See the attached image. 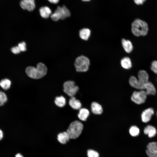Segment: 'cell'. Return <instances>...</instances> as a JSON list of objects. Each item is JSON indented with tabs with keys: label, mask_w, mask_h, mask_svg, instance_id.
<instances>
[{
	"label": "cell",
	"mask_w": 157,
	"mask_h": 157,
	"mask_svg": "<svg viewBox=\"0 0 157 157\" xmlns=\"http://www.w3.org/2000/svg\"><path fill=\"white\" fill-rule=\"evenodd\" d=\"M47 69L43 63H40L37 65L36 67L33 66H28L25 70V72L29 77L34 79L40 78L45 76L47 72Z\"/></svg>",
	"instance_id": "6da1fadb"
},
{
	"label": "cell",
	"mask_w": 157,
	"mask_h": 157,
	"mask_svg": "<svg viewBox=\"0 0 157 157\" xmlns=\"http://www.w3.org/2000/svg\"><path fill=\"white\" fill-rule=\"evenodd\" d=\"M148 30L147 24L142 20L136 19L132 24V32L135 36H145L147 34Z\"/></svg>",
	"instance_id": "7a4b0ae2"
},
{
	"label": "cell",
	"mask_w": 157,
	"mask_h": 157,
	"mask_svg": "<svg viewBox=\"0 0 157 157\" xmlns=\"http://www.w3.org/2000/svg\"><path fill=\"white\" fill-rule=\"evenodd\" d=\"M83 125L78 121L72 122L69 126L66 132L71 139L77 138L81 135L83 129Z\"/></svg>",
	"instance_id": "3957f363"
},
{
	"label": "cell",
	"mask_w": 157,
	"mask_h": 157,
	"mask_svg": "<svg viewBox=\"0 0 157 157\" xmlns=\"http://www.w3.org/2000/svg\"><path fill=\"white\" fill-rule=\"evenodd\" d=\"M70 12L69 10L65 6H58L55 11L50 16L51 19L57 21L59 20L64 19L70 16Z\"/></svg>",
	"instance_id": "277c9868"
},
{
	"label": "cell",
	"mask_w": 157,
	"mask_h": 157,
	"mask_svg": "<svg viewBox=\"0 0 157 157\" xmlns=\"http://www.w3.org/2000/svg\"><path fill=\"white\" fill-rule=\"evenodd\" d=\"M90 64L89 59L84 56L77 57L74 63L76 71L80 72L87 71L89 69Z\"/></svg>",
	"instance_id": "5b68a950"
},
{
	"label": "cell",
	"mask_w": 157,
	"mask_h": 157,
	"mask_svg": "<svg viewBox=\"0 0 157 157\" xmlns=\"http://www.w3.org/2000/svg\"><path fill=\"white\" fill-rule=\"evenodd\" d=\"M63 88L64 92L71 97H73L78 90V87L75 85V82L71 81L65 82L63 84Z\"/></svg>",
	"instance_id": "8992f818"
},
{
	"label": "cell",
	"mask_w": 157,
	"mask_h": 157,
	"mask_svg": "<svg viewBox=\"0 0 157 157\" xmlns=\"http://www.w3.org/2000/svg\"><path fill=\"white\" fill-rule=\"evenodd\" d=\"M147 95L143 90L139 91H134L131 97V100L135 104H140L145 101Z\"/></svg>",
	"instance_id": "52a82bcc"
},
{
	"label": "cell",
	"mask_w": 157,
	"mask_h": 157,
	"mask_svg": "<svg viewBox=\"0 0 157 157\" xmlns=\"http://www.w3.org/2000/svg\"><path fill=\"white\" fill-rule=\"evenodd\" d=\"M20 5L22 9L28 11H33L35 7V0H21Z\"/></svg>",
	"instance_id": "ba28073f"
},
{
	"label": "cell",
	"mask_w": 157,
	"mask_h": 157,
	"mask_svg": "<svg viewBox=\"0 0 157 157\" xmlns=\"http://www.w3.org/2000/svg\"><path fill=\"white\" fill-rule=\"evenodd\" d=\"M146 153L149 157H157V142L149 143L147 146Z\"/></svg>",
	"instance_id": "9c48e42d"
},
{
	"label": "cell",
	"mask_w": 157,
	"mask_h": 157,
	"mask_svg": "<svg viewBox=\"0 0 157 157\" xmlns=\"http://www.w3.org/2000/svg\"><path fill=\"white\" fill-rule=\"evenodd\" d=\"M154 113V110L152 108H149L144 110L141 115V119L142 122L144 123L149 122Z\"/></svg>",
	"instance_id": "30bf717a"
},
{
	"label": "cell",
	"mask_w": 157,
	"mask_h": 157,
	"mask_svg": "<svg viewBox=\"0 0 157 157\" xmlns=\"http://www.w3.org/2000/svg\"><path fill=\"white\" fill-rule=\"evenodd\" d=\"M138 76L139 83L142 85H144L145 83L149 81L148 74L145 70L139 71L138 73Z\"/></svg>",
	"instance_id": "8fae6325"
},
{
	"label": "cell",
	"mask_w": 157,
	"mask_h": 157,
	"mask_svg": "<svg viewBox=\"0 0 157 157\" xmlns=\"http://www.w3.org/2000/svg\"><path fill=\"white\" fill-rule=\"evenodd\" d=\"M129 83L132 87L136 89L143 90H144V85L141 84L138 79L134 76H131L129 79Z\"/></svg>",
	"instance_id": "7c38bea8"
},
{
	"label": "cell",
	"mask_w": 157,
	"mask_h": 157,
	"mask_svg": "<svg viewBox=\"0 0 157 157\" xmlns=\"http://www.w3.org/2000/svg\"><path fill=\"white\" fill-rule=\"evenodd\" d=\"M39 11L41 17L45 19L49 18L52 14L51 10L47 6L41 7L39 9Z\"/></svg>",
	"instance_id": "4fadbf2b"
},
{
	"label": "cell",
	"mask_w": 157,
	"mask_h": 157,
	"mask_svg": "<svg viewBox=\"0 0 157 157\" xmlns=\"http://www.w3.org/2000/svg\"><path fill=\"white\" fill-rule=\"evenodd\" d=\"M144 89L147 95H155L156 93V90L153 84L150 82L148 81L144 85Z\"/></svg>",
	"instance_id": "5bb4252c"
},
{
	"label": "cell",
	"mask_w": 157,
	"mask_h": 157,
	"mask_svg": "<svg viewBox=\"0 0 157 157\" xmlns=\"http://www.w3.org/2000/svg\"><path fill=\"white\" fill-rule=\"evenodd\" d=\"M144 133L147 135L149 137L151 138L154 136L156 134V129L154 126L148 125L146 126L144 129Z\"/></svg>",
	"instance_id": "9a60e30c"
},
{
	"label": "cell",
	"mask_w": 157,
	"mask_h": 157,
	"mask_svg": "<svg viewBox=\"0 0 157 157\" xmlns=\"http://www.w3.org/2000/svg\"><path fill=\"white\" fill-rule=\"evenodd\" d=\"M69 106L73 109L78 110L80 109L81 104L80 101L73 97H71L69 100Z\"/></svg>",
	"instance_id": "2e32d148"
},
{
	"label": "cell",
	"mask_w": 157,
	"mask_h": 157,
	"mask_svg": "<svg viewBox=\"0 0 157 157\" xmlns=\"http://www.w3.org/2000/svg\"><path fill=\"white\" fill-rule=\"evenodd\" d=\"M122 47L125 51L127 53H130L133 49V46L131 42L129 40H126L123 39L122 40Z\"/></svg>",
	"instance_id": "e0dca14e"
},
{
	"label": "cell",
	"mask_w": 157,
	"mask_h": 157,
	"mask_svg": "<svg viewBox=\"0 0 157 157\" xmlns=\"http://www.w3.org/2000/svg\"><path fill=\"white\" fill-rule=\"evenodd\" d=\"M91 110L92 113L96 115L101 114L103 112L102 108L99 104L93 102L91 104Z\"/></svg>",
	"instance_id": "ac0fdd59"
},
{
	"label": "cell",
	"mask_w": 157,
	"mask_h": 157,
	"mask_svg": "<svg viewBox=\"0 0 157 157\" xmlns=\"http://www.w3.org/2000/svg\"><path fill=\"white\" fill-rule=\"evenodd\" d=\"M69 139H70L69 136L67 132L60 133L58 135V140L62 144L66 143L69 141Z\"/></svg>",
	"instance_id": "d6986e66"
},
{
	"label": "cell",
	"mask_w": 157,
	"mask_h": 157,
	"mask_svg": "<svg viewBox=\"0 0 157 157\" xmlns=\"http://www.w3.org/2000/svg\"><path fill=\"white\" fill-rule=\"evenodd\" d=\"M91 34L90 30L88 28H83L79 32L80 38L83 40H87L89 38Z\"/></svg>",
	"instance_id": "ffe728a7"
},
{
	"label": "cell",
	"mask_w": 157,
	"mask_h": 157,
	"mask_svg": "<svg viewBox=\"0 0 157 157\" xmlns=\"http://www.w3.org/2000/svg\"><path fill=\"white\" fill-rule=\"evenodd\" d=\"M89 110L85 108L80 109L78 116V118L81 120L85 121L89 115Z\"/></svg>",
	"instance_id": "44dd1931"
},
{
	"label": "cell",
	"mask_w": 157,
	"mask_h": 157,
	"mask_svg": "<svg viewBox=\"0 0 157 157\" xmlns=\"http://www.w3.org/2000/svg\"><path fill=\"white\" fill-rule=\"evenodd\" d=\"M122 67L126 69H130L132 67V63L130 59L128 57L123 58L121 61Z\"/></svg>",
	"instance_id": "7402d4cb"
},
{
	"label": "cell",
	"mask_w": 157,
	"mask_h": 157,
	"mask_svg": "<svg viewBox=\"0 0 157 157\" xmlns=\"http://www.w3.org/2000/svg\"><path fill=\"white\" fill-rule=\"evenodd\" d=\"M55 103L58 106L62 107L64 106L66 104V99L64 97L62 96L57 97L55 98Z\"/></svg>",
	"instance_id": "603a6c76"
},
{
	"label": "cell",
	"mask_w": 157,
	"mask_h": 157,
	"mask_svg": "<svg viewBox=\"0 0 157 157\" xmlns=\"http://www.w3.org/2000/svg\"><path fill=\"white\" fill-rule=\"evenodd\" d=\"M10 81L7 78H4L0 81V86L4 90H7L10 87Z\"/></svg>",
	"instance_id": "cb8c5ba5"
},
{
	"label": "cell",
	"mask_w": 157,
	"mask_h": 157,
	"mask_svg": "<svg viewBox=\"0 0 157 157\" xmlns=\"http://www.w3.org/2000/svg\"><path fill=\"white\" fill-rule=\"evenodd\" d=\"M129 132L131 136L135 137L138 135L140 133V130L137 126H133L130 128Z\"/></svg>",
	"instance_id": "d4e9b609"
},
{
	"label": "cell",
	"mask_w": 157,
	"mask_h": 157,
	"mask_svg": "<svg viewBox=\"0 0 157 157\" xmlns=\"http://www.w3.org/2000/svg\"><path fill=\"white\" fill-rule=\"evenodd\" d=\"M7 100L6 94L3 92L0 91V106H3Z\"/></svg>",
	"instance_id": "484cf974"
},
{
	"label": "cell",
	"mask_w": 157,
	"mask_h": 157,
	"mask_svg": "<svg viewBox=\"0 0 157 157\" xmlns=\"http://www.w3.org/2000/svg\"><path fill=\"white\" fill-rule=\"evenodd\" d=\"M87 155L88 157H99L98 153L96 151L92 150L89 149L87 151Z\"/></svg>",
	"instance_id": "4316f807"
},
{
	"label": "cell",
	"mask_w": 157,
	"mask_h": 157,
	"mask_svg": "<svg viewBox=\"0 0 157 157\" xmlns=\"http://www.w3.org/2000/svg\"><path fill=\"white\" fill-rule=\"evenodd\" d=\"M151 70L155 73L157 74V61H153L151 64Z\"/></svg>",
	"instance_id": "83f0119b"
},
{
	"label": "cell",
	"mask_w": 157,
	"mask_h": 157,
	"mask_svg": "<svg viewBox=\"0 0 157 157\" xmlns=\"http://www.w3.org/2000/svg\"><path fill=\"white\" fill-rule=\"evenodd\" d=\"M21 51H24L26 50V44L25 42H23L18 44L17 46Z\"/></svg>",
	"instance_id": "f1b7e54d"
},
{
	"label": "cell",
	"mask_w": 157,
	"mask_h": 157,
	"mask_svg": "<svg viewBox=\"0 0 157 157\" xmlns=\"http://www.w3.org/2000/svg\"><path fill=\"white\" fill-rule=\"evenodd\" d=\"M11 51L15 54L19 53L21 51L18 46H15L12 47L11 49Z\"/></svg>",
	"instance_id": "f546056e"
},
{
	"label": "cell",
	"mask_w": 157,
	"mask_h": 157,
	"mask_svg": "<svg viewBox=\"0 0 157 157\" xmlns=\"http://www.w3.org/2000/svg\"><path fill=\"white\" fill-rule=\"evenodd\" d=\"M146 0H134L135 3L138 5H142L146 1Z\"/></svg>",
	"instance_id": "4dcf8cb0"
},
{
	"label": "cell",
	"mask_w": 157,
	"mask_h": 157,
	"mask_svg": "<svg viewBox=\"0 0 157 157\" xmlns=\"http://www.w3.org/2000/svg\"><path fill=\"white\" fill-rule=\"evenodd\" d=\"M60 0H48V1L51 3L56 4L58 3Z\"/></svg>",
	"instance_id": "1f68e13d"
},
{
	"label": "cell",
	"mask_w": 157,
	"mask_h": 157,
	"mask_svg": "<svg viewBox=\"0 0 157 157\" xmlns=\"http://www.w3.org/2000/svg\"><path fill=\"white\" fill-rule=\"evenodd\" d=\"M3 134L2 131L0 129V140H1L3 138Z\"/></svg>",
	"instance_id": "d6a6232c"
},
{
	"label": "cell",
	"mask_w": 157,
	"mask_h": 157,
	"mask_svg": "<svg viewBox=\"0 0 157 157\" xmlns=\"http://www.w3.org/2000/svg\"><path fill=\"white\" fill-rule=\"evenodd\" d=\"M16 157H23V156L20 154H18V155H17Z\"/></svg>",
	"instance_id": "836d02e7"
},
{
	"label": "cell",
	"mask_w": 157,
	"mask_h": 157,
	"mask_svg": "<svg viewBox=\"0 0 157 157\" xmlns=\"http://www.w3.org/2000/svg\"><path fill=\"white\" fill-rule=\"evenodd\" d=\"M82 1H90V0H82Z\"/></svg>",
	"instance_id": "e575fe53"
},
{
	"label": "cell",
	"mask_w": 157,
	"mask_h": 157,
	"mask_svg": "<svg viewBox=\"0 0 157 157\" xmlns=\"http://www.w3.org/2000/svg\"><path fill=\"white\" fill-rule=\"evenodd\" d=\"M156 115H157V113H156Z\"/></svg>",
	"instance_id": "d590c367"
}]
</instances>
